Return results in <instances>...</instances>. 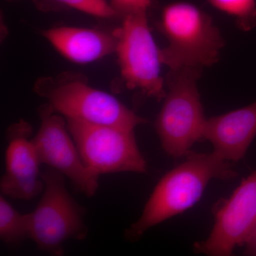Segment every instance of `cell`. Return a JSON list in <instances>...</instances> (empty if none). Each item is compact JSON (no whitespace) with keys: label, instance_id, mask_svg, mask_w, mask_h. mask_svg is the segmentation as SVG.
Masks as SVG:
<instances>
[{"label":"cell","instance_id":"cell-1","mask_svg":"<svg viewBox=\"0 0 256 256\" xmlns=\"http://www.w3.org/2000/svg\"><path fill=\"white\" fill-rule=\"evenodd\" d=\"M186 160L163 176L146 202L139 220L124 237L138 240L148 229L183 213L198 202L210 181L230 180L238 175L232 162L215 152H190Z\"/></svg>","mask_w":256,"mask_h":256},{"label":"cell","instance_id":"cell-2","mask_svg":"<svg viewBox=\"0 0 256 256\" xmlns=\"http://www.w3.org/2000/svg\"><path fill=\"white\" fill-rule=\"evenodd\" d=\"M160 31L168 41L162 62L171 70L202 69L216 63L224 41L210 15L188 2L170 3L162 12Z\"/></svg>","mask_w":256,"mask_h":256},{"label":"cell","instance_id":"cell-3","mask_svg":"<svg viewBox=\"0 0 256 256\" xmlns=\"http://www.w3.org/2000/svg\"><path fill=\"white\" fill-rule=\"evenodd\" d=\"M34 88L66 119L132 130L146 122L114 96L92 86L82 77L65 74L44 78L36 82Z\"/></svg>","mask_w":256,"mask_h":256},{"label":"cell","instance_id":"cell-4","mask_svg":"<svg viewBox=\"0 0 256 256\" xmlns=\"http://www.w3.org/2000/svg\"><path fill=\"white\" fill-rule=\"evenodd\" d=\"M201 72L183 68L171 70L168 77V92L154 126L162 148L172 158L186 156L204 140L206 118L197 87Z\"/></svg>","mask_w":256,"mask_h":256},{"label":"cell","instance_id":"cell-5","mask_svg":"<svg viewBox=\"0 0 256 256\" xmlns=\"http://www.w3.org/2000/svg\"><path fill=\"white\" fill-rule=\"evenodd\" d=\"M42 178L43 195L35 210L26 214L28 236L42 252L63 256L64 242L87 237L85 208L70 194L60 172L50 168L42 173Z\"/></svg>","mask_w":256,"mask_h":256},{"label":"cell","instance_id":"cell-6","mask_svg":"<svg viewBox=\"0 0 256 256\" xmlns=\"http://www.w3.org/2000/svg\"><path fill=\"white\" fill-rule=\"evenodd\" d=\"M116 52L122 79L129 89H138L158 101L166 96L161 75V50L152 34L146 13L128 14L114 32Z\"/></svg>","mask_w":256,"mask_h":256},{"label":"cell","instance_id":"cell-7","mask_svg":"<svg viewBox=\"0 0 256 256\" xmlns=\"http://www.w3.org/2000/svg\"><path fill=\"white\" fill-rule=\"evenodd\" d=\"M66 120L84 164L96 174L148 171L132 130Z\"/></svg>","mask_w":256,"mask_h":256},{"label":"cell","instance_id":"cell-8","mask_svg":"<svg viewBox=\"0 0 256 256\" xmlns=\"http://www.w3.org/2000/svg\"><path fill=\"white\" fill-rule=\"evenodd\" d=\"M41 124L32 140L42 164L57 170L88 197L98 188V175L84 164L67 127L66 120L48 104L38 110Z\"/></svg>","mask_w":256,"mask_h":256},{"label":"cell","instance_id":"cell-9","mask_svg":"<svg viewBox=\"0 0 256 256\" xmlns=\"http://www.w3.org/2000/svg\"><path fill=\"white\" fill-rule=\"evenodd\" d=\"M256 227V170L220 204L210 236L196 242L194 249L206 256H232L236 248L245 245Z\"/></svg>","mask_w":256,"mask_h":256},{"label":"cell","instance_id":"cell-10","mask_svg":"<svg viewBox=\"0 0 256 256\" xmlns=\"http://www.w3.org/2000/svg\"><path fill=\"white\" fill-rule=\"evenodd\" d=\"M32 133L31 126L22 120L8 129L6 168L0 181V191L4 196L30 200L44 190L40 171L42 164L31 138Z\"/></svg>","mask_w":256,"mask_h":256},{"label":"cell","instance_id":"cell-11","mask_svg":"<svg viewBox=\"0 0 256 256\" xmlns=\"http://www.w3.org/2000/svg\"><path fill=\"white\" fill-rule=\"evenodd\" d=\"M256 136V102L206 119L204 129V140L212 143L214 152L232 163L244 158Z\"/></svg>","mask_w":256,"mask_h":256},{"label":"cell","instance_id":"cell-12","mask_svg":"<svg viewBox=\"0 0 256 256\" xmlns=\"http://www.w3.org/2000/svg\"><path fill=\"white\" fill-rule=\"evenodd\" d=\"M42 34L67 60L75 63H92L114 53V32L95 28L60 26L42 31Z\"/></svg>","mask_w":256,"mask_h":256},{"label":"cell","instance_id":"cell-13","mask_svg":"<svg viewBox=\"0 0 256 256\" xmlns=\"http://www.w3.org/2000/svg\"><path fill=\"white\" fill-rule=\"evenodd\" d=\"M30 238L26 214H22L0 196V239L8 246L16 247Z\"/></svg>","mask_w":256,"mask_h":256},{"label":"cell","instance_id":"cell-14","mask_svg":"<svg viewBox=\"0 0 256 256\" xmlns=\"http://www.w3.org/2000/svg\"><path fill=\"white\" fill-rule=\"evenodd\" d=\"M215 9L235 18L239 28L248 32L256 28V0H208Z\"/></svg>","mask_w":256,"mask_h":256},{"label":"cell","instance_id":"cell-15","mask_svg":"<svg viewBox=\"0 0 256 256\" xmlns=\"http://www.w3.org/2000/svg\"><path fill=\"white\" fill-rule=\"evenodd\" d=\"M45 6L50 2V5L66 6L78 10L96 18H110L118 16V13L106 0H44Z\"/></svg>","mask_w":256,"mask_h":256},{"label":"cell","instance_id":"cell-16","mask_svg":"<svg viewBox=\"0 0 256 256\" xmlns=\"http://www.w3.org/2000/svg\"><path fill=\"white\" fill-rule=\"evenodd\" d=\"M152 0H111V6L118 14L146 13L152 6Z\"/></svg>","mask_w":256,"mask_h":256},{"label":"cell","instance_id":"cell-17","mask_svg":"<svg viewBox=\"0 0 256 256\" xmlns=\"http://www.w3.org/2000/svg\"><path fill=\"white\" fill-rule=\"evenodd\" d=\"M244 254L246 256H256V227L246 242Z\"/></svg>","mask_w":256,"mask_h":256}]
</instances>
